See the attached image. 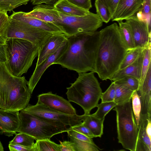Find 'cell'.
Returning <instances> with one entry per match:
<instances>
[{"label":"cell","mask_w":151,"mask_h":151,"mask_svg":"<svg viewBox=\"0 0 151 151\" xmlns=\"http://www.w3.org/2000/svg\"><path fill=\"white\" fill-rule=\"evenodd\" d=\"M53 6L58 12L69 16H82L90 12L89 11L79 8L67 0H59Z\"/></svg>","instance_id":"22"},{"label":"cell","mask_w":151,"mask_h":151,"mask_svg":"<svg viewBox=\"0 0 151 151\" xmlns=\"http://www.w3.org/2000/svg\"><path fill=\"white\" fill-rule=\"evenodd\" d=\"M94 73L90 71L78 73L76 81L66 88L68 101L81 106L85 114H90L91 110L96 107L102 93Z\"/></svg>","instance_id":"4"},{"label":"cell","mask_w":151,"mask_h":151,"mask_svg":"<svg viewBox=\"0 0 151 151\" xmlns=\"http://www.w3.org/2000/svg\"><path fill=\"white\" fill-rule=\"evenodd\" d=\"M146 131L148 136L151 139V119H148V120L146 126Z\"/></svg>","instance_id":"47"},{"label":"cell","mask_w":151,"mask_h":151,"mask_svg":"<svg viewBox=\"0 0 151 151\" xmlns=\"http://www.w3.org/2000/svg\"><path fill=\"white\" fill-rule=\"evenodd\" d=\"M20 123L18 132L28 134L35 140L49 139L69 129L67 126L41 119L23 110L19 113Z\"/></svg>","instance_id":"7"},{"label":"cell","mask_w":151,"mask_h":151,"mask_svg":"<svg viewBox=\"0 0 151 151\" xmlns=\"http://www.w3.org/2000/svg\"><path fill=\"white\" fill-rule=\"evenodd\" d=\"M61 145L60 151H76L75 144L70 141H60Z\"/></svg>","instance_id":"43"},{"label":"cell","mask_w":151,"mask_h":151,"mask_svg":"<svg viewBox=\"0 0 151 151\" xmlns=\"http://www.w3.org/2000/svg\"><path fill=\"white\" fill-rule=\"evenodd\" d=\"M151 45H150L147 47L144 48V56L139 84L141 83L144 80L149 66L151 64Z\"/></svg>","instance_id":"34"},{"label":"cell","mask_w":151,"mask_h":151,"mask_svg":"<svg viewBox=\"0 0 151 151\" xmlns=\"http://www.w3.org/2000/svg\"><path fill=\"white\" fill-rule=\"evenodd\" d=\"M113 110L116 112L118 142L125 149L136 151L138 129L132 109L131 100L117 105Z\"/></svg>","instance_id":"6"},{"label":"cell","mask_w":151,"mask_h":151,"mask_svg":"<svg viewBox=\"0 0 151 151\" xmlns=\"http://www.w3.org/2000/svg\"><path fill=\"white\" fill-rule=\"evenodd\" d=\"M119 30L123 41L128 50L135 48L132 33L129 25L122 21L117 22Z\"/></svg>","instance_id":"24"},{"label":"cell","mask_w":151,"mask_h":151,"mask_svg":"<svg viewBox=\"0 0 151 151\" xmlns=\"http://www.w3.org/2000/svg\"><path fill=\"white\" fill-rule=\"evenodd\" d=\"M37 98V101L52 109L67 114H76V109L68 101L51 91L39 94Z\"/></svg>","instance_id":"12"},{"label":"cell","mask_w":151,"mask_h":151,"mask_svg":"<svg viewBox=\"0 0 151 151\" xmlns=\"http://www.w3.org/2000/svg\"><path fill=\"white\" fill-rule=\"evenodd\" d=\"M100 38V31H96L67 37L66 48L54 64L60 65L78 73H95V60Z\"/></svg>","instance_id":"1"},{"label":"cell","mask_w":151,"mask_h":151,"mask_svg":"<svg viewBox=\"0 0 151 151\" xmlns=\"http://www.w3.org/2000/svg\"><path fill=\"white\" fill-rule=\"evenodd\" d=\"M113 81L133 91H137L139 84V80L130 76H124Z\"/></svg>","instance_id":"29"},{"label":"cell","mask_w":151,"mask_h":151,"mask_svg":"<svg viewBox=\"0 0 151 151\" xmlns=\"http://www.w3.org/2000/svg\"><path fill=\"white\" fill-rule=\"evenodd\" d=\"M5 43L7 59L6 65L12 75L21 77L27 72L38 56V49L31 42L22 39L6 38Z\"/></svg>","instance_id":"5"},{"label":"cell","mask_w":151,"mask_h":151,"mask_svg":"<svg viewBox=\"0 0 151 151\" xmlns=\"http://www.w3.org/2000/svg\"><path fill=\"white\" fill-rule=\"evenodd\" d=\"M55 33L45 31L9 17L4 37L5 39L17 38L27 40L35 45L39 50Z\"/></svg>","instance_id":"9"},{"label":"cell","mask_w":151,"mask_h":151,"mask_svg":"<svg viewBox=\"0 0 151 151\" xmlns=\"http://www.w3.org/2000/svg\"><path fill=\"white\" fill-rule=\"evenodd\" d=\"M125 20L131 29L135 48H145L151 45V32L145 20L138 19L136 15Z\"/></svg>","instance_id":"11"},{"label":"cell","mask_w":151,"mask_h":151,"mask_svg":"<svg viewBox=\"0 0 151 151\" xmlns=\"http://www.w3.org/2000/svg\"><path fill=\"white\" fill-rule=\"evenodd\" d=\"M144 48L137 47L128 50L120 65L119 70L122 69L133 63L137 59Z\"/></svg>","instance_id":"32"},{"label":"cell","mask_w":151,"mask_h":151,"mask_svg":"<svg viewBox=\"0 0 151 151\" xmlns=\"http://www.w3.org/2000/svg\"><path fill=\"white\" fill-rule=\"evenodd\" d=\"M70 141L75 145L76 151H99L101 150L94 143L83 141L77 139L69 136Z\"/></svg>","instance_id":"28"},{"label":"cell","mask_w":151,"mask_h":151,"mask_svg":"<svg viewBox=\"0 0 151 151\" xmlns=\"http://www.w3.org/2000/svg\"><path fill=\"white\" fill-rule=\"evenodd\" d=\"M151 64L137 91L139 93L141 104L140 115L151 117Z\"/></svg>","instance_id":"15"},{"label":"cell","mask_w":151,"mask_h":151,"mask_svg":"<svg viewBox=\"0 0 151 151\" xmlns=\"http://www.w3.org/2000/svg\"><path fill=\"white\" fill-rule=\"evenodd\" d=\"M20 123L19 111H8L0 109V134L9 137L16 134Z\"/></svg>","instance_id":"16"},{"label":"cell","mask_w":151,"mask_h":151,"mask_svg":"<svg viewBox=\"0 0 151 151\" xmlns=\"http://www.w3.org/2000/svg\"><path fill=\"white\" fill-rule=\"evenodd\" d=\"M5 39L2 36H0V45L5 44Z\"/></svg>","instance_id":"48"},{"label":"cell","mask_w":151,"mask_h":151,"mask_svg":"<svg viewBox=\"0 0 151 151\" xmlns=\"http://www.w3.org/2000/svg\"><path fill=\"white\" fill-rule=\"evenodd\" d=\"M9 17L48 32H63L59 28L54 24L45 22L29 16L27 14L26 12L22 11L16 12L13 11Z\"/></svg>","instance_id":"19"},{"label":"cell","mask_w":151,"mask_h":151,"mask_svg":"<svg viewBox=\"0 0 151 151\" xmlns=\"http://www.w3.org/2000/svg\"><path fill=\"white\" fill-rule=\"evenodd\" d=\"M144 48L137 59L132 63L117 71L109 79L114 81L127 76L134 77L140 81L144 56Z\"/></svg>","instance_id":"20"},{"label":"cell","mask_w":151,"mask_h":151,"mask_svg":"<svg viewBox=\"0 0 151 151\" xmlns=\"http://www.w3.org/2000/svg\"><path fill=\"white\" fill-rule=\"evenodd\" d=\"M116 105L114 101L101 102L96 106L98 109L96 111L92 114L99 119L104 120L106 115Z\"/></svg>","instance_id":"30"},{"label":"cell","mask_w":151,"mask_h":151,"mask_svg":"<svg viewBox=\"0 0 151 151\" xmlns=\"http://www.w3.org/2000/svg\"><path fill=\"white\" fill-rule=\"evenodd\" d=\"M66 39V36L63 32L56 33L51 35L38 50L36 66L40 64L48 57L57 51Z\"/></svg>","instance_id":"17"},{"label":"cell","mask_w":151,"mask_h":151,"mask_svg":"<svg viewBox=\"0 0 151 151\" xmlns=\"http://www.w3.org/2000/svg\"><path fill=\"white\" fill-rule=\"evenodd\" d=\"M95 6L96 14L103 22H108L112 17V15L103 0H95Z\"/></svg>","instance_id":"27"},{"label":"cell","mask_w":151,"mask_h":151,"mask_svg":"<svg viewBox=\"0 0 151 151\" xmlns=\"http://www.w3.org/2000/svg\"><path fill=\"white\" fill-rule=\"evenodd\" d=\"M114 83L115 88V95L114 102L117 105H118L131 100L134 91Z\"/></svg>","instance_id":"25"},{"label":"cell","mask_w":151,"mask_h":151,"mask_svg":"<svg viewBox=\"0 0 151 151\" xmlns=\"http://www.w3.org/2000/svg\"><path fill=\"white\" fill-rule=\"evenodd\" d=\"M73 4L81 8L89 10L92 7L91 0H67Z\"/></svg>","instance_id":"41"},{"label":"cell","mask_w":151,"mask_h":151,"mask_svg":"<svg viewBox=\"0 0 151 151\" xmlns=\"http://www.w3.org/2000/svg\"><path fill=\"white\" fill-rule=\"evenodd\" d=\"M109 9L112 17L114 13L119 0H103Z\"/></svg>","instance_id":"44"},{"label":"cell","mask_w":151,"mask_h":151,"mask_svg":"<svg viewBox=\"0 0 151 151\" xmlns=\"http://www.w3.org/2000/svg\"><path fill=\"white\" fill-rule=\"evenodd\" d=\"M24 76L12 75L5 63H0V109L19 111L28 105L32 93Z\"/></svg>","instance_id":"3"},{"label":"cell","mask_w":151,"mask_h":151,"mask_svg":"<svg viewBox=\"0 0 151 151\" xmlns=\"http://www.w3.org/2000/svg\"><path fill=\"white\" fill-rule=\"evenodd\" d=\"M84 114L82 122L96 137H101L103 134L104 120L99 119L92 114Z\"/></svg>","instance_id":"23"},{"label":"cell","mask_w":151,"mask_h":151,"mask_svg":"<svg viewBox=\"0 0 151 151\" xmlns=\"http://www.w3.org/2000/svg\"><path fill=\"white\" fill-rule=\"evenodd\" d=\"M15 136L9 143L19 145L26 147L34 146L35 139L33 137L25 134L19 133L16 134Z\"/></svg>","instance_id":"31"},{"label":"cell","mask_w":151,"mask_h":151,"mask_svg":"<svg viewBox=\"0 0 151 151\" xmlns=\"http://www.w3.org/2000/svg\"><path fill=\"white\" fill-rule=\"evenodd\" d=\"M143 0H119L111 19L123 21L136 15L141 9Z\"/></svg>","instance_id":"14"},{"label":"cell","mask_w":151,"mask_h":151,"mask_svg":"<svg viewBox=\"0 0 151 151\" xmlns=\"http://www.w3.org/2000/svg\"><path fill=\"white\" fill-rule=\"evenodd\" d=\"M132 108L136 124L138 126L141 111V104L140 97L137 91L133 92L132 95Z\"/></svg>","instance_id":"35"},{"label":"cell","mask_w":151,"mask_h":151,"mask_svg":"<svg viewBox=\"0 0 151 151\" xmlns=\"http://www.w3.org/2000/svg\"><path fill=\"white\" fill-rule=\"evenodd\" d=\"M67 132L68 136L72 137L80 140L94 143L92 138L89 137L79 132L70 129V128Z\"/></svg>","instance_id":"39"},{"label":"cell","mask_w":151,"mask_h":151,"mask_svg":"<svg viewBox=\"0 0 151 151\" xmlns=\"http://www.w3.org/2000/svg\"><path fill=\"white\" fill-rule=\"evenodd\" d=\"M69 128L70 129L81 133L91 138L95 137L90 130L82 122L80 124L70 127Z\"/></svg>","instance_id":"40"},{"label":"cell","mask_w":151,"mask_h":151,"mask_svg":"<svg viewBox=\"0 0 151 151\" xmlns=\"http://www.w3.org/2000/svg\"><path fill=\"white\" fill-rule=\"evenodd\" d=\"M23 111L41 119L49 121L70 127L82 123L84 114L68 115L52 109L37 101L34 105L29 104Z\"/></svg>","instance_id":"10"},{"label":"cell","mask_w":151,"mask_h":151,"mask_svg":"<svg viewBox=\"0 0 151 151\" xmlns=\"http://www.w3.org/2000/svg\"><path fill=\"white\" fill-rule=\"evenodd\" d=\"M30 0H0V10L11 11L22 5L27 4Z\"/></svg>","instance_id":"33"},{"label":"cell","mask_w":151,"mask_h":151,"mask_svg":"<svg viewBox=\"0 0 151 151\" xmlns=\"http://www.w3.org/2000/svg\"><path fill=\"white\" fill-rule=\"evenodd\" d=\"M149 119L151 118L140 115L136 151H151V139L146 131V126Z\"/></svg>","instance_id":"21"},{"label":"cell","mask_w":151,"mask_h":151,"mask_svg":"<svg viewBox=\"0 0 151 151\" xmlns=\"http://www.w3.org/2000/svg\"><path fill=\"white\" fill-rule=\"evenodd\" d=\"M100 32L95 70L101 80H106L119 70L128 50L122 39L116 23L106 27Z\"/></svg>","instance_id":"2"},{"label":"cell","mask_w":151,"mask_h":151,"mask_svg":"<svg viewBox=\"0 0 151 151\" xmlns=\"http://www.w3.org/2000/svg\"><path fill=\"white\" fill-rule=\"evenodd\" d=\"M7 60L5 43L0 45V63H6Z\"/></svg>","instance_id":"45"},{"label":"cell","mask_w":151,"mask_h":151,"mask_svg":"<svg viewBox=\"0 0 151 151\" xmlns=\"http://www.w3.org/2000/svg\"><path fill=\"white\" fill-rule=\"evenodd\" d=\"M8 147L10 151H35L34 146L29 147L9 143Z\"/></svg>","instance_id":"42"},{"label":"cell","mask_w":151,"mask_h":151,"mask_svg":"<svg viewBox=\"0 0 151 151\" xmlns=\"http://www.w3.org/2000/svg\"><path fill=\"white\" fill-rule=\"evenodd\" d=\"M151 0H143L141 9L139 11L142 17V20H146L151 16Z\"/></svg>","instance_id":"38"},{"label":"cell","mask_w":151,"mask_h":151,"mask_svg":"<svg viewBox=\"0 0 151 151\" xmlns=\"http://www.w3.org/2000/svg\"><path fill=\"white\" fill-rule=\"evenodd\" d=\"M34 5L45 4L53 6L59 0H30Z\"/></svg>","instance_id":"46"},{"label":"cell","mask_w":151,"mask_h":151,"mask_svg":"<svg viewBox=\"0 0 151 151\" xmlns=\"http://www.w3.org/2000/svg\"><path fill=\"white\" fill-rule=\"evenodd\" d=\"M34 146L35 151H60L61 145L45 139L36 140Z\"/></svg>","instance_id":"26"},{"label":"cell","mask_w":151,"mask_h":151,"mask_svg":"<svg viewBox=\"0 0 151 151\" xmlns=\"http://www.w3.org/2000/svg\"><path fill=\"white\" fill-rule=\"evenodd\" d=\"M9 18V17L7 14V12L0 10V36L4 38V33Z\"/></svg>","instance_id":"37"},{"label":"cell","mask_w":151,"mask_h":151,"mask_svg":"<svg viewBox=\"0 0 151 151\" xmlns=\"http://www.w3.org/2000/svg\"><path fill=\"white\" fill-rule=\"evenodd\" d=\"M4 148L2 145V144L1 143V142L0 141V151H4Z\"/></svg>","instance_id":"49"},{"label":"cell","mask_w":151,"mask_h":151,"mask_svg":"<svg viewBox=\"0 0 151 151\" xmlns=\"http://www.w3.org/2000/svg\"><path fill=\"white\" fill-rule=\"evenodd\" d=\"M62 22L55 24L67 37L79 33L96 31L103 22L96 14L90 12L82 16H73L59 12Z\"/></svg>","instance_id":"8"},{"label":"cell","mask_w":151,"mask_h":151,"mask_svg":"<svg viewBox=\"0 0 151 151\" xmlns=\"http://www.w3.org/2000/svg\"><path fill=\"white\" fill-rule=\"evenodd\" d=\"M67 46L66 39L57 51L51 54L40 64L36 66L35 70L27 82V86L31 93L45 71L48 67L53 64L58 59L65 50Z\"/></svg>","instance_id":"13"},{"label":"cell","mask_w":151,"mask_h":151,"mask_svg":"<svg viewBox=\"0 0 151 151\" xmlns=\"http://www.w3.org/2000/svg\"><path fill=\"white\" fill-rule=\"evenodd\" d=\"M115 95V88L114 82H112L107 90L102 93L100 99L101 102L114 101Z\"/></svg>","instance_id":"36"},{"label":"cell","mask_w":151,"mask_h":151,"mask_svg":"<svg viewBox=\"0 0 151 151\" xmlns=\"http://www.w3.org/2000/svg\"><path fill=\"white\" fill-rule=\"evenodd\" d=\"M26 14L29 16L55 25L62 21L59 12L54 6L45 4L36 5L32 11L26 13Z\"/></svg>","instance_id":"18"}]
</instances>
